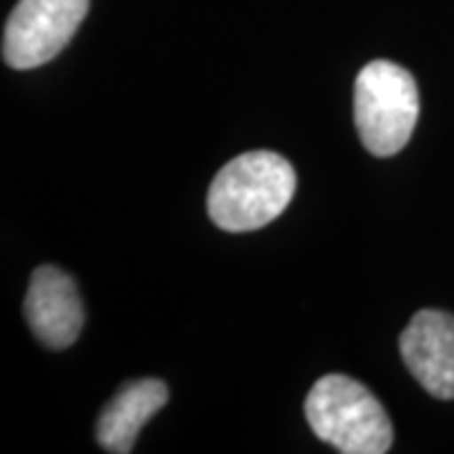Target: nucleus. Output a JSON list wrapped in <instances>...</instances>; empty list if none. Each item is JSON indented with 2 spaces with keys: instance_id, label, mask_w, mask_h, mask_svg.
Wrapping results in <instances>:
<instances>
[{
  "instance_id": "f257e3e1",
  "label": "nucleus",
  "mask_w": 454,
  "mask_h": 454,
  "mask_svg": "<svg viewBox=\"0 0 454 454\" xmlns=\"http://www.w3.org/2000/svg\"><path fill=\"white\" fill-rule=\"evenodd\" d=\"M295 195V169L276 152H247L217 172L207 192L212 223L250 232L278 220Z\"/></svg>"
},
{
  "instance_id": "f03ea898",
  "label": "nucleus",
  "mask_w": 454,
  "mask_h": 454,
  "mask_svg": "<svg viewBox=\"0 0 454 454\" xmlns=\"http://www.w3.org/2000/svg\"><path fill=\"white\" fill-rule=\"evenodd\" d=\"M306 419L316 437L343 454H384L394 444V427L384 406L356 379L328 373L306 396Z\"/></svg>"
},
{
  "instance_id": "7ed1b4c3",
  "label": "nucleus",
  "mask_w": 454,
  "mask_h": 454,
  "mask_svg": "<svg viewBox=\"0 0 454 454\" xmlns=\"http://www.w3.org/2000/svg\"><path fill=\"white\" fill-rule=\"evenodd\" d=\"M358 137L373 157H394L411 139L419 119V89L404 66L372 61L354 89Z\"/></svg>"
},
{
  "instance_id": "20e7f679",
  "label": "nucleus",
  "mask_w": 454,
  "mask_h": 454,
  "mask_svg": "<svg viewBox=\"0 0 454 454\" xmlns=\"http://www.w3.org/2000/svg\"><path fill=\"white\" fill-rule=\"evenodd\" d=\"M91 0H18L3 31V59L26 71L53 61L68 46Z\"/></svg>"
},
{
  "instance_id": "39448f33",
  "label": "nucleus",
  "mask_w": 454,
  "mask_h": 454,
  "mask_svg": "<svg viewBox=\"0 0 454 454\" xmlns=\"http://www.w3.org/2000/svg\"><path fill=\"white\" fill-rule=\"evenodd\" d=\"M406 369L437 399H454V316L419 310L399 339Z\"/></svg>"
},
{
  "instance_id": "423d86ee",
  "label": "nucleus",
  "mask_w": 454,
  "mask_h": 454,
  "mask_svg": "<svg viewBox=\"0 0 454 454\" xmlns=\"http://www.w3.org/2000/svg\"><path fill=\"white\" fill-rule=\"evenodd\" d=\"M28 325L49 348H68L83 328L82 295L74 280L56 265L35 268L26 293Z\"/></svg>"
},
{
  "instance_id": "0eeeda50",
  "label": "nucleus",
  "mask_w": 454,
  "mask_h": 454,
  "mask_svg": "<svg viewBox=\"0 0 454 454\" xmlns=\"http://www.w3.org/2000/svg\"><path fill=\"white\" fill-rule=\"evenodd\" d=\"M169 399L160 379H139L114 394L97 422V442L112 454H129L145 427Z\"/></svg>"
}]
</instances>
